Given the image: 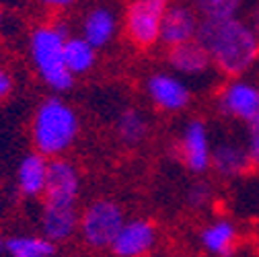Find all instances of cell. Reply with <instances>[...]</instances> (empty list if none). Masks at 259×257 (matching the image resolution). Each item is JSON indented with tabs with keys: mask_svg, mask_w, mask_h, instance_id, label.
<instances>
[{
	"mask_svg": "<svg viewBox=\"0 0 259 257\" xmlns=\"http://www.w3.org/2000/svg\"><path fill=\"white\" fill-rule=\"evenodd\" d=\"M148 134H150V119L142 109L125 107L119 111L115 119V136L123 146L127 148L140 146L148 138Z\"/></svg>",
	"mask_w": 259,
	"mask_h": 257,
	"instance_id": "obj_18",
	"label": "cell"
},
{
	"mask_svg": "<svg viewBox=\"0 0 259 257\" xmlns=\"http://www.w3.org/2000/svg\"><path fill=\"white\" fill-rule=\"evenodd\" d=\"M80 132V117L72 105L60 97H48L39 103L31 125L35 152L46 158H62L70 150Z\"/></svg>",
	"mask_w": 259,
	"mask_h": 257,
	"instance_id": "obj_2",
	"label": "cell"
},
{
	"mask_svg": "<svg viewBox=\"0 0 259 257\" xmlns=\"http://www.w3.org/2000/svg\"><path fill=\"white\" fill-rule=\"evenodd\" d=\"M158 245V229L148 218L136 216L127 218L121 231L117 233L111 253L113 257H150Z\"/></svg>",
	"mask_w": 259,
	"mask_h": 257,
	"instance_id": "obj_10",
	"label": "cell"
},
{
	"mask_svg": "<svg viewBox=\"0 0 259 257\" xmlns=\"http://www.w3.org/2000/svg\"><path fill=\"white\" fill-rule=\"evenodd\" d=\"M167 64L177 76H200L212 66L208 52L198 41L167 50Z\"/></svg>",
	"mask_w": 259,
	"mask_h": 257,
	"instance_id": "obj_15",
	"label": "cell"
},
{
	"mask_svg": "<svg viewBox=\"0 0 259 257\" xmlns=\"http://www.w3.org/2000/svg\"><path fill=\"white\" fill-rule=\"evenodd\" d=\"M216 109L224 117L251 123L259 115V84L245 78L224 82L216 93Z\"/></svg>",
	"mask_w": 259,
	"mask_h": 257,
	"instance_id": "obj_7",
	"label": "cell"
},
{
	"mask_svg": "<svg viewBox=\"0 0 259 257\" xmlns=\"http://www.w3.org/2000/svg\"><path fill=\"white\" fill-rule=\"evenodd\" d=\"M64 39L56 25H39L29 37V52L41 80L56 93H66L74 84V76L64 62Z\"/></svg>",
	"mask_w": 259,
	"mask_h": 257,
	"instance_id": "obj_3",
	"label": "cell"
},
{
	"mask_svg": "<svg viewBox=\"0 0 259 257\" xmlns=\"http://www.w3.org/2000/svg\"><path fill=\"white\" fill-rule=\"evenodd\" d=\"M245 21L249 23V27L255 31V33L259 35V5H253V7L249 9V13H247Z\"/></svg>",
	"mask_w": 259,
	"mask_h": 257,
	"instance_id": "obj_25",
	"label": "cell"
},
{
	"mask_svg": "<svg viewBox=\"0 0 259 257\" xmlns=\"http://www.w3.org/2000/svg\"><path fill=\"white\" fill-rule=\"evenodd\" d=\"M78 224H80V216L76 208H60V206L44 204L41 231H44V237L54 245L72 239L74 233L78 231Z\"/></svg>",
	"mask_w": 259,
	"mask_h": 257,
	"instance_id": "obj_16",
	"label": "cell"
},
{
	"mask_svg": "<svg viewBox=\"0 0 259 257\" xmlns=\"http://www.w3.org/2000/svg\"><path fill=\"white\" fill-rule=\"evenodd\" d=\"M46 204L60 208H74L80 196V173L68 158H52L48 165Z\"/></svg>",
	"mask_w": 259,
	"mask_h": 257,
	"instance_id": "obj_9",
	"label": "cell"
},
{
	"mask_svg": "<svg viewBox=\"0 0 259 257\" xmlns=\"http://www.w3.org/2000/svg\"><path fill=\"white\" fill-rule=\"evenodd\" d=\"M0 17H3V13H0Z\"/></svg>",
	"mask_w": 259,
	"mask_h": 257,
	"instance_id": "obj_28",
	"label": "cell"
},
{
	"mask_svg": "<svg viewBox=\"0 0 259 257\" xmlns=\"http://www.w3.org/2000/svg\"><path fill=\"white\" fill-rule=\"evenodd\" d=\"M193 9L198 11L200 19L224 21V19L239 17V11L243 9V5L239 0H200V3L193 5Z\"/></svg>",
	"mask_w": 259,
	"mask_h": 257,
	"instance_id": "obj_21",
	"label": "cell"
},
{
	"mask_svg": "<svg viewBox=\"0 0 259 257\" xmlns=\"http://www.w3.org/2000/svg\"><path fill=\"white\" fill-rule=\"evenodd\" d=\"M5 249L11 257H54L56 245L46 237L21 235L5 241Z\"/></svg>",
	"mask_w": 259,
	"mask_h": 257,
	"instance_id": "obj_20",
	"label": "cell"
},
{
	"mask_svg": "<svg viewBox=\"0 0 259 257\" xmlns=\"http://www.w3.org/2000/svg\"><path fill=\"white\" fill-rule=\"evenodd\" d=\"M200 31V15L193 5L169 3L160 25V44L167 50L196 41Z\"/></svg>",
	"mask_w": 259,
	"mask_h": 257,
	"instance_id": "obj_11",
	"label": "cell"
},
{
	"mask_svg": "<svg viewBox=\"0 0 259 257\" xmlns=\"http://www.w3.org/2000/svg\"><path fill=\"white\" fill-rule=\"evenodd\" d=\"M167 0H134L123 11L125 37L140 50H150L160 41V25L167 13Z\"/></svg>",
	"mask_w": 259,
	"mask_h": 257,
	"instance_id": "obj_5",
	"label": "cell"
},
{
	"mask_svg": "<svg viewBox=\"0 0 259 257\" xmlns=\"http://www.w3.org/2000/svg\"><path fill=\"white\" fill-rule=\"evenodd\" d=\"M125 220H127L125 212L115 200L101 198V200L91 202L82 210L78 231L89 249L105 251V249H111Z\"/></svg>",
	"mask_w": 259,
	"mask_h": 257,
	"instance_id": "obj_4",
	"label": "cell"
},
{
	"mask_svg": "<svg viewBox=\"0 0 259 257\" xmlns=\"http://www.w3.org/2000/svg\"><path fill=\"white\" fill-rule=\"evenodd\" d=\"M48 165L50 160L41 156L39 152H29L23 156L19 171H17V181L21 194L27 198H39L46 191V181H48Z\"/></svg>",
	"mask_w": 259,
	"mask_h": 257,
	"instance_id": "obj_17",
	"label": "cell"
},
{
	"mask_svg": "<svg viewBox=\"0 0 259 257\" xmlns=\"http://www.w3.org/2000/svg\"><path fill=\"white\" fill-rule=\"evenodd\" d=\"M64 62L72 76L87 74L97 64V50L82 37H70L64 44Z\"/></svg>",
	"mask_w": 259,
	"mask_h": 257,
	"instance_id": "obj_19",
	"label": "cell"
},
{
	"mask_svg": "<svg viewBox=\"0 0 259 257\" xmlns=\"http://www.w3.org/2000/svg\"><path fill=\"white\" fill-rule=\"evenodd\" d=\"M119 29L117 13L109 7H95L82 19V39L89 41L95 50L109 46Z\"/></svg>",
	"mask_w": 259,
	"mask_h": 257,
	"instance_id": "obj_14",
	"label": "cell"
},
{
	"mask_svg": "<svg viewBox=\"0 0 259 257\" xmlns=\"http://www.w3.org/2000/svg\"><path fill=\"white\" fill-rule=\"evenodd\" d=\"M245 148L249 152L253 169H259V115L251 123H247V142H245Z\"/></svg>",
	"mask_w": 259,
	"mask_h": 257,
	"instance_id": "obj_23",
	"label": "cell"
},
{
	"mask_svg": "<svg viewBox=\"0 0 259 257\" xmlns=\"http://www.w3.org/2000/svg\"><path fill=\"white\" fill-rule=\"evenodd\" d=\"M3 247H5V241H3V239H0V249H3Z\"/></svg>",
	"mask_w": 259,
	"mask_h": 257,
	"instance_id": "obj_27",
	"label": "cell"
},
{
	"mask_svg": "<svg viewBox=\"0 0 259 257\" xmlns=\"http://www.w3.org/2000/svg\"><path fill=\"white\" fill-rule=\"evenodd\" d=\"M150 257H167V255H160V253H154V255H150Z\"/></svg>",
	"mask_w": 259,
	"mask_h": 257,
	"instance_id": "obj_26",
	"label": "cell"
},
{
	"mask_svg": "<svg viewBox=\"0 0 259 257\" xmlns=\"http://www.w3.org/2000/svg\"><path fill=\"white\" fill-rule=\"evenodd\" d=\"M210 169L220 179H239L253 171L249 152L245 144L235 140H222L212 150V165Z\"/></svg>",
	"mask_w": 259,
	"mask_h": 257,
	"instance_id": "obj_13",
	"label": "cell"
},
{
	"mask_svg": "<svg viewBox=\"0 0 259 257\" xmlns=\"http://www.w3.org/2000/svg\"><path fill=\"white\" fill-rule=\"evenodd\" d=\"M196 41L208 52L212 66L231 78H241L259 60V35L243 17L224 21L200 19Z\"/></svg>",
	"mask_w": 259,
	"mask_h": 257,
	"instance_id": "obj_1",
	"label": "cell"
},
{
	"mask_svg": "<svg viewBox=\"0 0 259 257\" xmlns=\"http://www.w3.org/2000/svg\"><path fill=\"white\" fill-rule=\"evenodd\" d=\"M212 150L208 123L202 117L187 119L177 140V154L183 167L193 175H204L212 165Z\"/></svg>",
	"mask_w": 259,
	"mask_h": 257,
	"instance_id": "obj_6",
	"label": "cell"
},
{
	"mask_svg": "<svg viewBox=\"0 0 259 257\" xmlns=\"http://www.w3.org/2000/svg\"><path fill=\"white\" fill-rule=\"evenodd\" d=\"M198 241L202 251L210 257H233L241 245V233L233 218L216 216L202 227Z\"/></svg>",
	"mask_w": 259,
	"mask_h": 257,
	"instance_id": "obj_12",
	"label": "cell"
},
{
	"mask_svg": "<svg viewBox=\"0 0 259 257\" xmlns=\"http://www.w3.org/2000/svg\"><path fill=\"white\" fill-rule=\"evenodd\" d=\"M214 200V185L206 179H193L185 189V202L191 210H204Z\"/></svg>",
	"mask_w": 259,
	"mask_h": 257,
	"instance_id": "obj_22",
	"label": "cell"
},
{
	"mask_svg": "<svg viewBox=\"0 0 259 257\" xmlns=\"http://www.w3.org/2000/svg\"><path fill=\"white\" fill-rule=\"evenodd\" d=\"M13 87H15V80H13V74L5 68H0V101L7 99L9 95L13 93Z\"/></svg>",
	"mask_w": 259,
	"mask_h": 257,
	"instance_id": "obj_24",
	"label": "cell"
},
{
	"mask_svg": "<svg viewBox=\"0 0 259 257\" xmlns=\"http://www.w3.org/2000/svg\"><path fill=\"white\" fill-rule=\"evenodd\" d=\"M144 93L152 107L163 113H179L191 103V89L187 82L167 70H156L146 76Z\"/></svg>",
	"mask_w": 259,
	"mask_h": 257,
	"instance_id": "obj_8",
	"label": "cell"
}]
</instances>
